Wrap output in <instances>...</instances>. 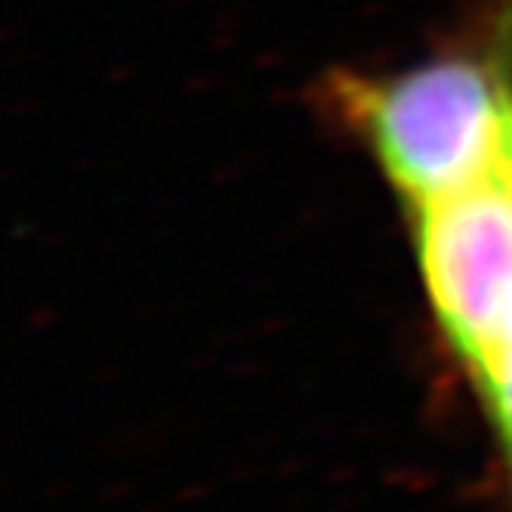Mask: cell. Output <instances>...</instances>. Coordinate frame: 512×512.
<instances>
[{"instance_id":"1","label":"cell","mask_w":512,"mask_h":512,"mask_svg":"<svg viewBox=\"0 0 512 512\" xmlns=\"http://www.w3.org/2000/svg\"><path fill=\"white\" fill-rule=\"evenodd\" d=\"M512 96V4L472 38L389 75L340 71L324 105L411 207L497 179Z\"/></svg>"},{"instance_id":"2","label":"cell","mask_w":512,"mask_h":512,"mask_svg":"<svg viewBox=\"0 0 512 512\" xmlns=\"http://www.w3.org/2000/svg\"><path fill=\"white\" fill-rule=\"evenodd\" d=\"M414 213L429 309L469 374L512 340V198L494 179Z\"/></svg>"},{"instance_id":"3","label":"cell","mask_w":512,"mask_h":512,"mask_svg":"<svg viewBox=\"0 0 512 512\" xmlns=\"http://www.w3.org/2000/svg\"><path fill=\"white\" fill-rule=\"evenodd\" d=\"M469 380L488 411L494 442L500 448L512 485V340L491 352L482 364H475L469 371Z\"/></svg>"},{"instance_id":"4","label":"cell","mask_w":512,"mask_h":512,"mask_svg":"<svg viewBox=\"0 0 512 512\" xmlns=\"http://www.w3.org/2000/svg\"><path fill=\"white\" fill-rule=\"evenodd\" d=\"M497 182L506 189V195L512 198V96H509V118H506V139H503V155H500Z\"/></svg>"}]
</instances>
